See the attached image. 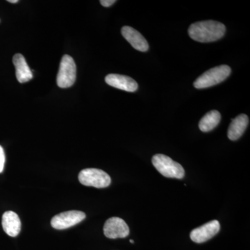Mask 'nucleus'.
<instances>
[{
    "instance_id": "f257e3e1",
    "label": "nucleus",
    "mask_w": 250,
    "mask_h": 250,
    "mask_svg": "<svg viewBox=\"0 0 250 250\" xmlns=\"http://www.w3.org/2000/svg\"><path fill=\"white\" fill-rule=\"evenodd\" d=\"M226 27L223 23L206 21L192 24L188 29L189 36L200 42H210L220 40L225 35Z\"/></svg>"
},
{
    "instance_id": "f03ea898",
    "label": "nucleus",
    "mask_w": 250,
    "mask_h": 250,
    "mask_svg": "<svg viewBox=\"0 0 250 250\" xmlns=\"http://www.w3.org/2000/svg\"><path fill=\"white\" fill-rule=\"evenodd\" d=\"M152 162L158 172L164 177L181 179L185 175L184 167L164 154H156L153 156Z\"/></svg>"
},
{
    "instance_id": "7ed1b4c3",
    "label": "nucleus",
    "mask_w": 250,
    "mask_h": 250,
    "mask_svg": "<svg viewBox=\"0 0 250 250\" xmlns=\"http://www.w3.org/2000/svg\"><path fill=\"white\" fill-rule=\"evenodd\" d=\"M231 72V68L227 65L213 67L199 77L194 82V86L197 89H203L213 86L226 80L229 76Z\"/></svg>"
},
{
    "instance_id": "20e7f679",
    "label": "nucleus",
    "mask_w": 250,
    "mask_h": 250,
    "mask_svg": "<svg viewBox=\"0 0 250 250\" xmlns=\"http://www.w3.org/2000/svg\"><path fill=\"white\" fill-rule=\"evenodd\" d=\"M78 179L85 187L97 188L108 187L111 183V177L106 172L96 168L83 169L79 174Z\"/></svg>"
},
{
    "instance_id": "39448f33",
    "label": "nucleus",
    "mask_w": 250,
    "mask_h": 250,
    "mask_svg": "<svg viewBox=\"0 0 250 250\" xmlns=\"http://www.w3.org/2000/svg\"><path fill=\"white\" fill-rule=\"evenodd\" d=\"M77 67L70 56L64 55L60 62L57 83L62 88H70L76 80Z\"/></svg>"
},
{
    "instance_id": "423d86ee",
    "label": "nucleus",
    "mask_w": 250,
    "mask_h": 250,
    "mask_svg": "<svg viewBox=\"0 0 250 250\" xmlns=\"http://www.w3.org/2000/svg\"><path fill=\"white\" fill-rule=\"evenodd\" d=\"M85 214L80 210H68L56 215L51 220V225L56 229H66L83 221Z\"/></svg>"
},
{
    "instance_id": "0eeeda50",
    "label": "nucleus",
    "mask_w": 250,
    "mask_h": 250,
    "mask_svg": "<svg viewBox=\"0 0 250 250\" xmlns=\"http://www.w3.org/2000/svg\"><path fill=\"white\" fill-rule=\"evenodd\" d=\"M104 233L111 239L125 238L129 234V228L123 219L113 217L108 219L104 226Z\"/></svg>"
},
{
    "instance_id": "6e6552de",
    "label": "nucleus",
    "mask_w": 250,
    "mask_h": 250,
    "mask_svg": "<svg viewBox=\"0 0 250 250\" xmlns=\"http://www.w3.org/2000/svg\"><path fill=\"white\" fill-rule=\"evenodd\" d=\"M220 225L214 220L195 229L190 232V239L196 243H202L214 237L220 231Z\"/></svg>"
},
{
    "instance_id": "1a4fd4ad",
    "label": "nucleus",
    "mask_w": 250,
    "mask_h": 250,
    "mask_svg": "<svg viewBox=\"0 0 250 250\" xmlns=\"http://www.w3.org/2000/svg\"><path fill=\"white\" fill-rule=\"evenodd\" d=\"M105 82L112 87L131 93L136 91L139 88L137 82L132 78L118 74H109L105 77Z\"/></svg>"
},
{
    "instance_id": "9d476101",
    "label": "nucleus",
    "mask_w": 250,
    "mask_h": 250,
    "mask_svg": "<svg viewBox=\"0 0 250 250\" xmlns=\"http://www.w3.org/2000/svg\"><path fill=\"white\" fill-rule=\"evenodd\" d=\"M122 35L131 44V46L140 52H147L149 45L146 39L134 28L125 26L121 29Z\"/></svg>"
},
{
    "instance_id": "9b49d317",
    "label": "nucleus",
    "mask_w": 250,
    "mask_h": 250,
    "mask_svg": "<svg viewBox=\"0 0 250 250\" xmlns=\"http://www.w3.org/2000/svg\"><path fill=\"white\" fill-rule=\"evenodd\" d=\"M2 228L6 234L16 237L21 230V221L17 213L9 210L5 212L2 216Z\"/></svg>"
},
{
    "instance_id": "f8f14e48",
    "label": "nucleus",
    "mask_w": 250,
    "mask_h": 250,
    "mask_svg": "<svg viewBox=\"0 0 250 250\" xmlns=\"http://www.w3.org/2000/svg\"><path fill=\"white\" fill-rule=\"evenodd\" d=\"M13 62L16 67V78L20 83H26L33 78L32 72L22 54H15L13 58Z\"/></svg>"
},
{
    "instance_id": "ddd939ff",
    "label": "nucleus",
    "mask_w": 250,
    "mask_h": 250,
    "mask_svg": "<svg viewBox=\"0 0 250 250\" xmlns=\"http://www.w3.org/2000/svg\"><path fill=\"white\" fill-rule=\"evenodd\" d=\"M249 124V118L246 114H241L232 120L228 129V138L231 141H237L244 134Z\"/></svg>"
},
{
    "instance_id": "4468645a",
    "label": "nucleus",
    "mask_w": 250,
    "mask_h": 250,
    "mask_svg": "<svg viewBox=\"0 0 250 250\" xmlns=\"http://www.w3.org/2000/svg\"><path fill=\"white\" fill-rule=\"evenodd\" d=\"M221 119L220 112L213 110L207 113L199 123V127L203 132H208L218 126Z\"/></svg>"
},
{
    "instance_id": "2eb2a0df",
    "label": "nucleus",
    "mask_w": 250,
    "mask_h": 250,
    "mask_svg": "<svg viewBox=\"0 0 250 250\" xmlns=\"http://www.w3.org/2000/svg\"><path fill=\"white\" fill-rule=\"evenodd\" d=\"M5 161H6V157H5L4 149L0 146V173H1L4 170Z\"/></svg>"
},
{
    "instance_id": "dca6fc26",
    "label": "nucleus",
    "mask_w": 250,
    "mask_h": 250,
    "mask_svg": "<svg viewBox=\"0 0 250 250\" xmlns=\"http://www.w3.org/2000/svg\"><path fill=\"white\" fill-rule=\"evenodd\" d=\"M116 2V0H101L100 1V4L104 6V7H109V6L114 4Z\"/></svg>"
},
{
    "instance_id": "f3484780",
    "label": "nucleus",
    "mask_w": 250,
    "mask_h": 250,
    "mask_svg": "<svg viewBox=\"0 0 250 250\" xmlns=\"http://www.w3.org/2000/svg\"><path fill=\"white\" fill-rule=\"evenodd\" d=\"M8 2L16 4V3L19 2V1L18 0H8Z\"/></svg>"
},
{
    "instance_id": "a211bd4d",
    "label": "nucleus",
    "mask_w": 250,
    "mask_h": 250,
    "mask_svg": "<svg viewBox=\"0 0 250 250\" xmlns=\"http://www.w3.org/2000/svg\"><path fill=\"white\" fill-rule=\"evenodd\" d=\"M130 243H134V241L133 240H130Z\"/></svg>"
}]
</instances>
